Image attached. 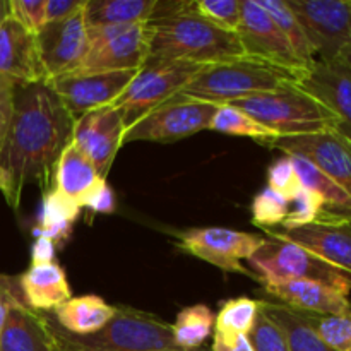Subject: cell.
Segmentation results:
<instances>
[{
  "label": "cell",
  "instance_id": "obj_1",
  "mask_svg": "<svg viewBox=\"0 0 351 351\" xmlns=\"http://www.w3.org/2000/svg\"><path fill=\"white\" fill-rule=\"evenodd\" d=\"M74 119L48 82L16 86L14 115L0 153V192L17 211L24 187L50 192L60 154L72 143Z\"/></svg>",
  "mask_w": 351,
  "mask_h": 351
},
{
  "label": "cell",
  "instance_id": "obj_2",
  "mask_svg": "<svg viewBox=\"0 0 351 351\" xmlns=\"http://www.w3.org/2000/svg\"><path fill=\"white\" fill-rule=\"evenodd\" d=\"M147 57L216 65L243 57L239 34L218 27L192 10L187 0L156 2L146 23Z\"/></svg>",
  "mask_w": 351,
  "mask_h": 351
},
{
  "label": "cell",
  "instance_id": "obj_3",
  "mask_svg": "<svg viewBox=\"0 0 351 351\" xmlns=\"http://www.w3.org/2000/svg\"><path fill=\"white\" fill-rule=\"evenodd\" d=\"M230 105L249 113L278 137L326 132L338 125V119L331 110L291 82L274 91L237 99Z\"/></svg>",
  "mask_w": 351,
  "mask_h": 351
},
{
  "label": "cell",
  "instance_id": "obj_4",
  "mask_svg": "<svg viewBox=\"0 0 351 351\" xmlns=\"http://www.w3.org/2000/svg\"><path fill=\"white\" fill-rule=\"evenodd\" d=\"M55 336L58 346L65 351L180 350L175 345L170 324L146 312L127 307H117L115 315L95 335L72 336L62 329H55Z\"/></svg>",
  "mask_w": 351,
  "mask_h": 351
},
{
  "label": "cell",
  "instance_id": "obj_5",
  "mask_svg": "<svg viewBox=\"0 0 351 351\" xmlns=\"http://www.w3.org/2000/svg\"><path fill=\"white\" fill-rule=\"evenodd\" d=\"M288 79L263 64L242 57L225 64L206 65L178 95L211 105H230L237 99L274 91Z\"/></svg>",
  "mask_w": 351,
  "mask_h": 351
},
{
  "label": "cell",
  "instance_id": "obj_6",
  "mask_svg": "<svg viewBox=\"0 0 351 351\" xmlns=\"http://www.w3.org/2000/svg\"><path fill=\"white\" fill-rule=\"evenodd\" d=\"M249 264L257 271L259 283H280L290 280H307L331 287L348 297L351 291V274L314 256L304 247L271 233V239L254 252Z\"/></svg>",
  "mask_w": 351,
  "mask_h": 351
},
{
  "label": "cell",
  "instance_id": "obj_7",
  "mask_svg": "<svg viewBox=\"0 0 351 351\" xmlns=\"http://www.w3.org/2000/svg\"><path fill=\"white\" fill-rule=\"evenodd\" d=\"M201 69V65L191 62L147 57L125 91L112 105L122 115L125 130L177 96Z\"/></svg>",
  "mask_w": 351,
  "mask_h": 351
},
{
  "label": "cell",
  "instance_id": "obj_8",
  "mask_svg": "<svg viewBox=\"0 0 351 351\" xmlns=\"http://www.w3.org/2000/svg\"><path fill=\"white\" fill-rule=\"evenodd\" d=\"M237 34L243 57L280 72L291 84L311 69L295 55L276 23L254 0H242V23Z\"/></svg>",
  "mask_w": 351,
  "mask_h": 351
},
{
  "label": "cell",
  "instance_id": "obj_9",
  "mask_svg": "<svg viewBox=\"0 0 351 351\" xmlns=\"http://www.w3.org/2000/svg\"><path fill=\"white\" fill-rule=\"evenodd\" d=\"M218 105L177 95L165 101L123 134V146L136 141L177 143L209 129Z\"/></svg>",
  "mask_w": 351,
  "mask_h": 351
},
{
  "label": "cell",
  "instance_id": "obj_10",
  "mask_svg": "<svg viewBox=\"0 0 351 351\" xmlns=\"http://www.w3.org/2000/svg\"><path fill=\"white\" fill-rule=\"evenodd\" d=\"M300 23L315 60L335 62L351 38V0H285Z\"/></svg>",
  "mask_w": 351,
  "mask_h": 351
},
{
  "label": "cell",
  "instance_id": "obj_11",
  "mask_svg": "<svg viewBox=\"0 0 351 351\" xmlns=\"http://www.w3.org/2000/svg\"><path fill=\"white\" fill-rule=\"evenodd\" d=\"M88 45L77 72L139 71L147 58L146 24L91 27Z\"/></svg>",
  "mask_w": 351,
  "mask_h": 351
},
{
  "label": "cell",
  "instance_id": "obj_12",
  "mask_svg": "<svg viewBox=\"0 0 351 351\" xmlns=\"http://www.w3.org/2000/svg\"><path fill=\"white\" fill-rule=\"evenodd\" d=\"M177 240L178 247L185 252L226 273H239L259 281L243 266L242 261H249L254 256V252L264 243V237L232 228H221V226H211V228L185 230V232L177 233Z\"/></svg>",
  "mask_w": 351,
  "mask_h": 351
},
{
  "label": "cell",
  "instance_id": "obj_13",
  "mask_svg": "<svg viewBox=\"0 0 351 351\" xmlns=\"http://www.w3.org/2000/svg\"><path fill=\"white\" fill-rule=\"evenodd\" d=\"M137 71L72 72L48 81L74 120L95 110L112 106L125 91Z\"/></svg>",
  "mask_w": 351,
  "mask_h": 351
},
{
  "label": "cell",
  "instance_id": "obj_14",
  "mask_svg": "<svg viewBox=\"0 0 351 351\" xmlns=\"http://www.w3.org/2000/svg\"><path fill=\"white\" fill-rule=\"evenodd\" d=\"M271 147L311 161L351 197V143L335 130L278 137Z\"/></svg>",
  "mask_w": 351,
  "mask_h": 351
},
{
  "label": "cell",
  "instance_id": "obj_15",
  "mask_svg": "<svg viewBox=\"0 0 351 351\" xmlns=\"http://www.w3.org/2000/svg\"><path fill=\"white\" fill-rule=\"evenodd\" d=\"M36 38L48 81L77 72L89 47L84 9L64 21L47 23Z\"/></svg>",
  "mask_w": 351,
  "mask_h": 351
},
{
  "label": "cell",
  "instance_id": "obj_16",
  "mask_svg": "<svg viewBox=\"0 0 351 351\" xmlns=\"http://www.w3.org/2000/svg\"><path fill=\"white\" fill-rule=\"evenodd\" d=\"M123 134L125 127L119 110L105 106L74 120L72 146L81 151L95 165L98 173L106 178L117 153L123 146Z\"/></svg>",
  "mask_w": 351,
  "mask_h": 351
},
{
  "label": "cell",
  "instance_id": "obj_17",
  "mask_svg": "<svg viewBox=\"0 0 351 351\" xmlns=\"http://www.w3.org/2000/svg\"><path fill=\"white\" fill-rule=\"evenodd\" d=\"M297 88L314 96L338 119L335 132L351 143V72L341 60L319 62L293 82Z\"/></svg>",
  "mask_w": 351,
  "mask_h": 351
},
{
  "label": "cell",
  "instance_id": "obj_18",
  "mask_svg": "<svg viewBox=\"0 0 351 351\" xmlns=\"http://www.w3.org/2000/svg\"><path fill=\"white\" fill-rule=\"evenodd\" d=\"M0 75L16 86L48 82L36 34L21 26L10 14L0 26Z\"/></svg>",
  "mask_w": 351,
  "mask_h": 351
},
{
  "label": "cell",
  "instance_id": "obj_19",
  "mask_svg": "<svg viewBox=\"0 0 351 351\" xmlns=\"http://www.w3.org/2000/svg\"><path fill=\"white\" fill-rule=\"evenodd\" d=\"M0 351H60V346L51 322L24 300H17L7 311Z\"/></svg>",
  "mask_w": 351,
  "mask_h": 351
},
{
  "label": "cell",
  "instance_id": "obj_20",
  "mask_svg": "<svg viewBox=\"0 0 351 351\" xmlns=\"http://www.w3.org/2000/svg\"><path fill=\"white\" fill-rule=\"evenodd\" d=\"M271 297L278 298L280 304L314 315H351V304L348 297L338 290L317 281L290 280L280 283L263 285Z\"/></svg>",
  "mask_w": 351,
  "mask_h": 351
},
{
  "label": "cell",
  "instance_id": "obj_21",
  "mask_svg": "<svg viewBox=\"0 0 351 351\" xmlns=\"http://www.w3.org/2000/svg\"><path fill=\"white\" fill-rule=\"evenodd\" d=\"M276 235L351 274V223H311L290 232H278Z\"/></svg>",
  "mask_w": 351,
  "mask_h": 351
},
{
  "label": "cell",
  "instance_id": "obj_22",
  "mask_svg": "<svg viewBox=\"0 0 351 351\" xmlns=\"http://www.w3.org/2000/svg\"><path fill=\"white\" fill-rule=\"evenodd\" d=\"M19 288L24 302L33 311H55L72 298L67 274L55 261L45 264H31L21 274Z\"/></svg>",
  "mask_w": 351,
  "mask_h": 351
},
{
  "label": "cell",
  "instance_id": "obj_23",
  "mask_svg": "<svg viewBox=\"0 0 351 351\" xmlns=\"http://www.w3.org/2000/svg\"><path fill=\"white\" fill-rule=\"evenodd\" d=\"M103 178L95 168V165L84 156L79 149L72 146V143L65 147L60 154L57 168L53 175V189L72 199L82 208L89 194L101 184Z\"/></svg>",
  "mask_w": 351,
  "mask_h": 351
},
{
  "label": "cell",
  "instance_id": "obj_24",
  "mask_svg": "<svg viewBox=\"0 0 351 351\" xmlns=\"http://www.w3.org/2000/svg\"><path fill=\"white\" fill-rule=\"evenodd\" d=\"M117 307L106 304L96 295L69 298L65 304L55 308V317L62 331L72 336H89L105 328L106 322L115 315Z\"/></svg>",
  "mask_w": 351,
  "mask_h": 351
},
{
  "label": "cell",
  "instance_id": "obj_25",
  "mask_svg": "<svg viewBox=\"0 0 351 351\" xmlns=\"http://www.w3.org/2000/svg\"><path fill=\"white\" fill-rule=\"evenodd\" d=\"M158 0H86V27L134 26L153 17Z\"/></svg>",
  "mask_w": 351,
  "mask_h": 351
},
{
  "label": "cell",
  "instance_id": "obj_26",
  "mask_svg": "<svg viewBox=\"0 0 351 351\" xmlns=\"http://www.w3.org/2000/svg\"><path fill=\"white\" fill-rule=\"evenodd\" d=\"M81 209L77 202L51 189L43 195L34 237H45L51 240L55 245L62 243L71 235L72 225L77 221Z\"/></svg>",
  "mask_w": 351,
  "mask_h": 351
},
{
  "label": "cell",
  "instance_id": "obj_27",
  "mask_svg": "<svg viewBox=\"0 0 351 351\" xmlns=\"http://www.w3.org/2000/svg\"><path fill=\"white\" fill-rule=\"evenodd\" d=\"M261 308L276 322L285 332L290 351H335L315 329L305 321L300 312L278 302L259 300Z\"/></svg>",
  "mask_w": 351,
  "mask_h": 351
},
{
  "label": "cell",
  "instance_id": "obj_28",
  "mask_svg": "<svg viewBox=\"0 0 351 351\" xmlns=\"http://www.w3.org/2000/svg\"><path fill=\"white\" fill-rule=\"evenodd\" d=\"M216 315L208 305H192L178 312L177 321L171 326L175 345L184 351L201 346L215 329Z\"/></svg>",
  "mask_w": 351,
  "mask_h": 351
},
{
  "label": "cell",
  "instance_id": "obj_29",
  "mask_svg": "<svg viewBox=\"0 0 351 351\" xmlns=\"http://www.w3.org/2000/svg\"><path fill=\"white\" fill-rule=\"evenodd\" d=\"M209 130L230 134V136L250 137V139L259 141L266 146H271L278 139V134L266 129L263 123L252 119L249 113L242 112V110L232 105L218 106V110L213 115L211 123H209Z\"/></svg>",
  "mask_w": 351,
  "mask_h": 351
},
{
  "label": "cell",
  "instance_id": "obj_30",
  "mask_svg": "<svg viewBox=\"0 0 351 351\" xmlns=\"http://www.w3.org/2000/svg\"><path fill=\"white\" fill-rule=\"evenodd\" d=\"M263 10H266L267 16L276 23L281 33L288 40L290 47L293 48L295 55L304 62L307 67H312L315 64V53L302 29L300 23L297 21L295 14L291 12L290 7L287 5L285 0H254Z\"/></svg>",
  "mask_w": 351,
  "mask_h": 351
},
{
  "label": "cell",
  "instance_id": "obj_31",
  "mask_svg": "<svg viewBox=\"0 0 351 351\" xmlns=\"http://www.w3.org/2000/svg\"><path fill=\"white\" fill-rule=\"evenodd\" d=\"M259 314V300L249 297L230 298L216 314L215 332L221 336H247Z\"/></svg>",
  "mask_w": 351,
  "mask_h": 351
},
{
  "label": "cell",
  "instance_id": "obj_32",
  "mask_svg": "<svg viewBox=\"0 0 351 351\" xmlns=\"http://www.w3.org/2000/svg\"><path fill=\"white\" fill-rule=\"evenodd\" d=\"M324 219V201L315 192L302 187L300 192L290 201V209L285 221L283 232L300 228L311 223H321Z\"/></svg>",
  "mask_w": 351,
  "mask_h": 351
},
{
  "label": "cell",
  "instance_id": "obj_33",
  "mask_svg": "<svg viewBox=\"0 0 351 351\" xmlns=\"http://www.w3.org/2000/svg\"><path fill=\"white\" fill-rule=\"evenodd\" d=\"M192 10L218 27L237 33L242 23V0H194Z\"/></svg>",
  "mask_w": 351,
  "mask_h": 351
},
{
  "label": "cell",
  "instance_id": "obj_34",
  "mask_svg": "<svg viewBox=\"0 0 351 351\" xmlns=\"http://www.w3.org/2000/svg\"><path fill=\"white\" fill-rule=\"evenodd\" d=\"M302 315L332 350L351 351V315Z\"/></svg>",
  "mask_w": 351,
  "mask_h": 351
},
{
  "label": "cell",
  "instance_id": "obj_35",
  "mask_svg": "<svg viewBox=\"0 0 351 351\" xmlns=\"http://www.w3.org/2000/svg\"><path fill=\"white\" fill-rule=\"evenodd\" d=\"M288 209L290 202L273 189L266 187L252 201V223L263 228L281 225L288 216Z\"/></svg>",
  "mask_w": 351,
  "mask_h": 351
},
{
  "label": "cell",
  "instance_id": "obj_36",
  "mask_svg": "<svg viewBox=\"0 0 351 351\" xmlns=\"http://www.w3.org/2000/svg\"><path fill=\"white\" fill-rule=\"evenodd\" d=\"M247 338H249V343L254 351H290L285 332L281 331L280 326L261 308V304L259 314H257L256 321H254Z\"/></svg>",
  "mask_w": 351,
  "mask_h": 351
},
{
  "label": "cell",
  "instance_id": "obj_37",
  "mask_svg": "<svg viewBox=\"0 0 351 351\" xmlns=\"http://www.w3.org/2000/svg\"><path fill=\"white\" fill-rule=\"evenodd\" d=\"M267 187L273 189L280 195H283L288 202L300 192L304 187L295 171L293 161L290 156H281L274 161L267 171Z\"/></svg>",
  "mask_w": 351,
  "mask_h": 351
},
{
  "label": "cell",
  "instance_id": "obj_38",
  "mask_svg": "<svg viewBox=\"0 0 351 351\" xmlns=\"http://www.w3.org/2000/svg\"><path fill=\"white\" fill-rule=\"evenodd\" d=\"M10 17L17 21L29 33L38 34L47 24L45 9L47 0H9Z\"/></svg>",
  "mask_w": 351,
  "mask_h": 351
},
{
  "label": "cell",
  "instance_id": "obj_39",
  "mask_svg": "<svg viewBox=\"0 0 351 351\" xmlns=\"http://www.w3.org/2000/svg\"><path fill=\"white\" fill-rule=\"evenodd\" d=\"M14 95H16V84L0 75V153L12 122Z\"/></svg>",
  "mask_w": 351,
  "mask_h": 351
},
{
  "label": "cell",
  "instance_id": "obj_40",
  "mask_svg": "<svg viewBox=\"0 0 351 351\" xmlns=\"http://www.w3.org/2000/svg\"><path fill=\"white\" fill-rule=\"evenodd\" d=\"M82 208L91 209L93 213H98V215H112V213H115V194H113V189L110 187L108 182L103 180L101 184L86 197V201L82 202Z\"/></svg>",
  "mask_w": 351,
  "mask_h": 351
},
{
  "label": "cell",
  "instance_id": "obj_41",
  "mask_svg": "<svg viewBox=\"0 0 351 351\" xmlns=\"http://www.w3.org/2000/svg\"><path fill=\"white\" fill-rule=\"evenodd\" d=\"M17 300H24L19 288V280L0 274V331H2L7 311Z\"/></svg>",
  "mask_w": 351,
  "mask_h": 351
},
{
  "label": "cell",
  "instance_id": "obj_42",
  "mask_svg": "<svg viewBox=\"0 0 351 351\" xmlns=\"http://www.w3.org/2000/svg\"><path fill=\"white\" fill-rule=\"evenodd\" d=\"M86 0H47V9H45V19L47 23H57L64 21L75 14L77 10L84 9Z\"/></svg>",
  "mask_w": 351,
  "mask_h": 351
},
{
  "label": "cell",
  "instance_id": "obj_43",
  "mask_svg": "<svg viewBox=\"0 0 351 351\" xmlns=\"http://www.w3.org/2000/svg\"><path fill=\"white\" fill-rule=\"evenodd\" d=\"M211 351H254L250 346L249 338L243 335L240 336H221L216 335L213 338Z\"/></svg>",
  "mask_w": 351,
  "mask_h": 351
},
{
  "label": "cell",
  "instance_id": "obj_44",
  "mask_svg": "<svg viewBox=\"0 0 351 351\" xmlns=\"http://www.w3.org/2000/svg\"><path fill=\"white\" fill-rule=\"evenodd\" d=\"M55 245L51 240L45 239V237H36L33 243V249H31V264H45L55 261Z\"/></svg>",
  "mask_w": 351,
  "mask_h": 351
},
{
  "label": "cell",
  "instance_id": "obj_45",
  "mask_svg": "<svg viewBox=\"0 0 351 351\" xmlns=\"http://www.w3.org/2000/svg\"><path fill=\"white\" fill-rule=\"evenodd\" d=\"M339 60H341L343 64H345L346 67H348V71L351 72V38H350L348 45H346V48H345V50H343V53L339 55Z\"/></svg>",
  "mask_w": 351,
  "mask_h": 351
},
{
  "label": "cell",
  "instance_id": "obj_46",
  "mask_svg": "<svg viewBox=\"0 0 351 351\" xmlns=\"http://www.w3.org/2000/svg\"><path fill=\"white\" fill-rule=\"evenodd\" d=\"M9 14H10L9 0H0V26H2V23L7 19Z\"/></svg>",
  "mask_w": 351,
  "mask_h": 351
},
{
  "label": "cell",
  "instance_id": "obj_47",
  "mask_svg": "<svg viewBox=\"0 0 351 351\" xmlns=\"http://www.w3.org/2000/svg\"><path fill=\"white\" fill-rule=\"evenodd\" d=\"M175 351H182V350H175Z\"/></svg>",
  "mask_w": 351,
  "mask_h": 351
},
{
  "label": "cell",
  "instance_id": "obj_48",
  "mask_svg": "<svg viewBox=\"0 0 351 351\" xmlns=\"http://www.w3.org/2000/svg\"><path fill=\"white\" fill-rule=\"evenodd\" d=\"M60 351H65V350H62V348H60Z\"/></svg>",
  "mask_w": 351,
  "mask_h": 351
}]
</instances>
